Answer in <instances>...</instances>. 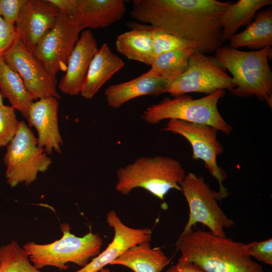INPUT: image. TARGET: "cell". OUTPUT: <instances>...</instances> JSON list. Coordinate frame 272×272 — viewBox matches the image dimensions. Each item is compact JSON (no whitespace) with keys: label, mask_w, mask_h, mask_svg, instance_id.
Masks as SVG:
<instances>
[{"label":"cell","mask_w":272,"mask_h":272,"mask_svg":"<svg viewBox=\"0 0 272 272\" xmlns=\"http://www.w3.org/2000/svg\"><path fill=\"white\" fill-rule=\"evenodd\" d=\"M153 43L154 58L170 51L193 48L197 51V47L193 43L163 30L149 25Z\"/></svg>","instance_id":"obj_27"},{"label":"cell","mask_w":272,"mask_h":272,"mask_svg":"<svg viewBox=\"0 0 272 272\" xmlns=\"http://www.w3.org/2000/svg\"><path fill=\"white\" fill-rule=\"evenodd\" d=\"M194 51L188 48L159 54L152 61L150 71L165 79L168 84L187 70L189 57Z\"/></svg>","instance_id":"obj_25"},{"label":"cell","mask_w":272,"mask_h":272,"mask_svg":"<svg viewBox=\"0 0 272 272\" xmlns=\"http://www.w3.org/2000/svg\"><path fill=\"white\" fill-rule=\"evenodd\" d=\"M60 11L47 0H28L15 23L19 39L33 53L45 33L57 22Z\"/></svg>","instance_id":"obj_13"},{"label":"cell","mask_w":272,"mask_h":272,"mask_svg":"<svg viewBox=\"0 0 272 272\" xmlns=\"http://www.w3.org/2000/svg\"><path fill=\"white\" fill-rule=\"evenodd\" d=\"M235 87L232 77L215 57L194 51L187 70L166 85L163 94L173 97L191 92L207 95L218 90L231 91Z\"/></svg>","instance_id":"obj_9"},{"label":"cell","mask_w":272,"mask_h":272,"mask_svg":"<svg viewBox=\"0 0 272 272\" xmlns=\"http://www.w3.org/2000/svg\"><path fill=\"white\" fill-rule=\"evenodd\" d=\"M188 205L189 218L180 236L195 226L197 223L207 226L215 235L225 237V228L235 225L218 203L217 192L212 190L204 178L193 173H188L179 184Z\"/></svg>","instance_id":"obj_8"},{"label":"cell","mask_w":272,"mask_h":272,"mask_svg":"<svg viewBox=\"0 0 272 272\" xmlns=\"http://www.w3.org/2000/svg\"><path fill=\"white\" fill-rule=\"evenodd\" d=\"M6 63L22 78L32 100L61 97L56 89L57 79L19 39L3 57Z\"/></svg>","instance_id":"obj_12"},{"label":"cell","mask_w":272,"mask_h":272,"mask_svg":"<svg viewBox=\"0 0 272 272\" xmlns=\"http://www.w3.org/2000/svg\"><path fill=\"white\" fill-rule=\"evenodd\" d=\"M4 161L7 167V183L11 187L23 182L26 185L31 184L39 172H45L52 164L24 121H19L14 137L7 145Z\"/></svg>","instance_id":"obj_7"},{"label":"cell","mask_w":272,"mask_h":272,"mask_svg":"<svg viewBox=\"0 0 272 272\" xmlns=\"http://www.w3.org/2000/svg\"><path fill=\"white\" fill-rule=\"evenodd\" d=\"M167 84L165 79L149 70L129 81L109 86L104 94L108 105L117 109L140 96L162 94Z\"/></svg>","instance_id":"obj_17"},{"label":"cell","mask_w":272,"mask_h":272,"mask_svg":"<svg viewBox=\"0 0 272 272\" xmlns=\"http://www.w3.org/2000/svg\"><path fill=\"white\" fill-rule=\"evenodd\" d=\"M65 15L72 17L75 13L78 0H47Z\"/></svg>","instance_id":"obj_32"},{"label":"cell","mask_w":272,"mask_h":272,"mask_svg":"<svg viewBox=\"0 0 272 272\" xmlns=\"http://www.w3.org/2000/svg\"><path fill=\"white\" fill-rule=\"evenodd\" d=\"M271 47L244 51L222 46L215 57L232 74L236 87L230 92L237 97L255 96L272 106V72L268 60L271 58Z\"/></svg>","instance_id":"obj_3"},{"label":"cell","mask_w":272,"mask_h":272,"mask_svg":"<svg viewBox=\"0 0 272 272\" xmlns=\"http://www.w3.org/2000/svg\"><path fill=\"white\" fill-rule=\"evenodd\" d=\"M98 49L92 31H83L69 58L65 74L58 83L61 92L71 96L80 94L90 62Z\"/></svg>","instance_id":"obj_16"},{"label":"cell","mask_w":272,"mask_h":272,"mask_svg":"<svg viewBox=\"0 0 272 272\" xmlns=\"http://www.w3.org/2000/svg\"><path fill=\"white\" fill-rule=\"evenodd\" d=\"M165 272H206L197 265L191 262L178 261L171 266Z\"/></svg>","instance_id":"obj_33"},{"label":"cell","mask_w":272,"mask_h":272,"mask_svg":"<svg viewBox=\"0 0 272 272\" xmlns=\"http://www.w3.org/2000/svg\"><path fill=\"white\" fill-rule=\"evenodd\" d=\"M96 272H111V271L108 268H103Z\"/></svg>","instance_id":"obj_34"},{"label":"cell","mask_w":272,"mask_h":272,"mask_svg":"<svg viewBox=\"0 0 272 272\" xmlns=\"http://www.w3.org/2000/svg\"><path fill=\"white\" fill-rule=\"evenodd\" d=\"M124 66V62L103 43L93 56L86 75L80 95L91 99L102 86Z\"/></svg>","instance_id":"obj_19"},{"label":"cell","mask_w":272,"mask_h":272,"mask_svg":"<svg viewBox=\"0 0 272 272\" xmlns=\"http://www.w3.org/2000/svg\"><path fill=\"white\" fill-rule=\"evenodd\" d=\"M246 253L251 257L269 265L272 264V238L244 244Z\"/></svg>","instance_id":"obj_30"},{"label":"cell","mask_w":272,"mask_h":272,"mask_svg":"<svg viewBox=\"0 0 272 272\" xmlns=\"http://www.w3.org/2000/svg\"><path fill=\"white\" fill-rule=\"evenodd\" d=\"M3 98V97L0 93V106L4 105Z\"/></svg>","instance_id":"obj_35"},{"label":"cell","mask_w":272,"mask_h":272,"mask_svg":"<svg viewBox=\"0 0 272 272\" xmlns=\"http://www.w3.org/2000/svg\"><path fill=\"white\" fill-rule=\"evenodd\" d=\"M126 12L123 0H78L74 16L82 30L103 28L120 20Z\"/></svg>","instance_id":"obj_18"},{"label":"cell","mask_w":272,"mask_h":272,"mask_svg":"<svg viewBox=\"0 0 272 272\" xmlns=\"http://www.w3.org/2000/svg\"><path fill=\"white\" fill-rule=\"evenodd\" d=\"M19 39L15 25L0 16V57H3L14 47Z\"/></svg>","instance_id":"obj_29"},{"label":"cell","mask_w":272,"mask_h":272,"mask_svg":"<svg viewBox=\"0 0 272 272\" xmlns=\"http://www.w3.org/2000/svg\"><path fill=\"white\" fill-rule=\"evenodd\" d=\"M108 225L112 228L114 235L112 242L86 266L74 272H96L120 256L128 249L145 242H150L152 230L150 228L135 229L123 224L114 211L108 212Z\"/></svg>","instance_id":"obj_14"},{"label":"cell","mask_w":272,"mask_h":272,"mask_svg":"<svg viewBox=\"0 0 272 272\" xmlns=\"http://www.w3.org/2000/svg\"><path fill=\"white\" fill-rule=\"evenodd\" d=\"M28 0H0V16L15 25L20 12Z\"/></svg>","instance_id":"obj_31"},{"label":"cell","mask_w":272,"mask_h":272,"mask_svg":"<svg viewBox=\"0 0 272 272\" xmlns=\"http://www.w3.org/2000/svg\"><path fill=\"white\" fill-rule=\"evenodd\" d=\"M230 2L216 0H133L130 15L191 42L197 51L216 52L222 46V17Z\"/></svg>","instance_id":"obj_1"},{"label":"cell","mask_w":272,"mask_h":272,"mask_svg":"<svg viewBox=\"0 0 272 272\" xmlns=\"http://www.w3.org/2000/svg\"><path fill=\"white\" fill-rule=\"evenodd\" d=\"M0 272H42L30 263L23 248L15 240L0 247Z\"/></svg>","instance_id":"obj_26"},{"label":"cell","mask_w":272,"mask_h":272,"mask_svg":"<svg viewBox=\"0 0 272 272\" xmlns=\"http://www.w3.org/2000/svg\"><path fill=\"white\" fill-rule=\"evenodd\" d=\"M169 262L160 248H151L150 242H145L128 249L110 265H123L134 272H160Z\"/></svg>","instance_id":"obj_21"},{"label":"cell","mask_w":272,"mask_h":272,"mask_svg":"<svg viewBox=\"0 0 272 272\" xmlns=\"http://www.w3.org/2000/svg\"><path fill=\"white\" fill-rule=\"evenodd\" d=\"M225 94V90H218L198 99L186 94L172 98L165 97L146 108L141 117L151 124H158L165 119L181 120L209 125L229 134L233 127L218 109V103Z\"/></svg>","instance_id":"obj_5"},{"label":"cell","mask_w":272,"mask_h":272,"mask_svg":"<svg viewBox=\"0 0 272 272\" xmlns=\"http://www.w3.org/2000/svg\"><path fill=\"white\" fill-rule=\"evenodd\" d=\"M178 160L168 156L141 157L117 171L115 189L128 195L134 188H143L164 200L172 189L181 192L180 183L186 176Z\"/></svg>","instance_id":"obj_4"},{"label":"cell","mask_w":272,"mask_h":272,"mask_svg":"<svg viewBox=\"0 0 272 272\" xmlns=\"http://www.w3.org/2000/svg\"><path fill=\"white\" fill-rule=\"evenodd\" d=\"M60 229L61 238L53 242L39 244L32 241L24 245L30 261L36 268L52 266L66 270L69 262L83 267L100 253L103 241L97 234L90 232L83 237L76 236L71 233L67 223L61 224Z\"/></svg>","instance_id":"obj_6"},{"label":"cell","mask_w":272,"mask_h":272,"mask_svg":"<svg viewBox=\"0 0 272 272\" xmlns=\"http://www.w3.org/2000/svg\"><path fill=\"white\" fill-rule=\"evenodd\" d=\"M244 245L211 231L192 229L176 243L181 254L178 261L191 262L206 272H264Z\"/></svg>","instance_id":"obj_2"},{"label":"cell","mask_w":272,"mask_h":272,"mask_svg":"<svg viewBox=\"0 0 272 272\" xmlns=\"http://www.w3.org/2000/svg\"><path fill=\"white\" fill-rule=\"evenodd\" d=\"M229 46L259 50L272 45V7L257 12L254 21L244 31L233 35Z\"/></svg>","instance_id":"obj_22"},{"label":"cell","mask_w":272,"mask_h":272,"mask_svg":"<svg viewBox=\"0 0 272 272\" xmlns=\"http://www.w3.org/2000/svg\"><path fill=\"white\" fill-rule=\"evenodd\" d=\"M58 100L49 97L37 100L33 102L29 111V126L36 129L38 146L47 154L53 151L61 153L60 146L63 145L58 127Z\"/></svg>","instance_id":"obj_15"},{"label":"cell","mask_w":272,"mask_h":272,"mask_svg":"<svg viewBox=\"0 0 272 272\" xmlns=\"http://www.w3.org/2000/svg\"><path fill=\"white\" fill-rule=\"evenodd\" d=\"M271 4V0H239L230 3L222 17V43L229 40L241 26L249 24L259 9Z\"/></svg>","instance_id":"obj_23"},{"label":"cell","mask_w":272,"mask_h":272,"mask_svg":"<svg viewBox=\"0 0 272 272\" xmlns=\"http://www.w3.org/2000/svg\"><path fill=\"white\" fill-rule=\"evenodd\" d=\"M15 110L11 106H0V147L7 146L18 129L19 121Z\"/></svg>","instance_id":"obj_28"},{"label":"cell","mask_w":272,"mask_h":272,"mask_svg":"<svg viewBox=\"0 0 272 272\" xmlns=\"http://www.w3.org/2000/svg\"><path fill=\"white\" fill-rule=\"evenodd\" d=\"M162 130L178 134L189 142L192 149V159L203 160L206 168L218 181L219 201L226 198L229 194L223 182L227 175L217 162V156L223 152V147L217 139L219 130L209 125L178 119L169 120Z\"/></svg>","instance_id":"obj_10"},{"label":"cell","mask_w":272,"mask_h":272,"mask_svg":"<svg viewBox=\"0 0 272 272\" xmlns=\"http://www.w3.org/2000/svg\"><path fill=\"white\" fill-rule=\"evenodd\" d=\"M126 24L130 30L117 37L115 47L117 51L128 59L150 65L154 54L149 25L133 21Z\"/></svg>","instance_id":"obj_20"},{"label":"cell","mask_w":272,"mask_h":272,"mask_svg":"<svg viewBox=\"0 0 272 272\" xmlns=\"http://www.w3.org/2000/svg\"><path fill=\"white\" fill-rule=\"evenodd\" d=\"M82 30L74 17L60 12L54 26L41 39L33 52L35 56L53 76L65 72L69 58Z\"/></svg>","instance_id":"obj_11"},{"label":"cell","mask_w":272,"mask_h":272,"mask_svg":"<svg viewBox=\"0 0 272 272\" xmlns=\"http://www.w3.org/2000/svg\"><path fill=\"white\" fill-rule=\"evenodd\" d=\"M0 93L8 99L11 106L27 120L33 100L20 75L9 67L3 57H0Z\"/></svg>","instance_id":"obj_24"}]
</instances>
